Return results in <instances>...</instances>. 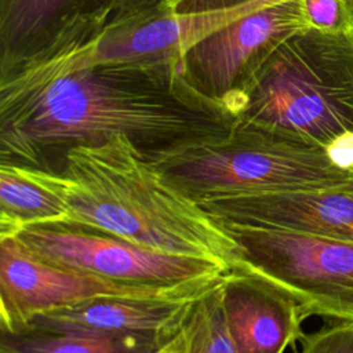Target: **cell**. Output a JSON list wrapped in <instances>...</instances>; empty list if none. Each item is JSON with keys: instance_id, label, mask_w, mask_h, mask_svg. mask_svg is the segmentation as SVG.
<instances>
[{"instance_id": "cell-1", "label": "cell", "mask_w": 353, "mask_h": 353, "mask_svg": "<svg viewBox=\"0 0 353 353\" xmlns=\"http://www.w3.org/2000/svg\"><path fill=\"white\" fill-rule=\"evenodd\" d=\"M237 123L194 91L176 63H95L0 90V164L58 172L70 149L119 135L159 163L228 137Z\"/></svg>"}, {"instance_id": "cell-2", "label": "cell", "mask_w": 353, "mask_h": 353, "mask_svg": "<svg viewBox=\"0 0 353 353\" xmlns=\"http://www.w3.org/2000/svg\"><path fill=\"white\" fill-rule=\"evenodd\" d=\"M21 168L63 203L62 222L87 225L139 245L244 270L239 245L123 135L70 149L58 172Z\"/></svg>"}, {"instance_id": "cell-3", "label": "cell", "mask_w": 353, "mask_h": 353, "mask_svg": "<svg viewBox=\"0 0 353 353\" xmlns=\"http://www.w3.org/2000/svg\"><path fill=\"white\" fill-rule=\"evenodd\" d=\"M237 119L323 148L353 168V29L310 26L283 41L251 81Z\"/></svg>"}, {"instance_id": "cell-4", "label": "cell", "mask_w": 353, "mask_h": 353, "mask_svg": "<svg viewBox=\"0 0 353 353\" xmlns=\"http://www.w3.org/2000/svg\"><path fill=\"white\" fill-rule=\"evenodd\" d=\"M153 164L194 200L353 182V168L338 164L325 149L241 124L225 138Z\"/></svg>"}, {"instance_id": "cell-5", "label": "cell", "mask_w": 353, "mask_h": 353, "mask_svg": "<svg viewBox=\"0 0 353 353\" xmlns=\"http://www.w3.org/2000/svg\"><path fill=\"white\" fill-rule=\"evenodd\" d=\"M276 0H124L97 36L34 72L37 81L95 63H181L193 44Z\"/></svg>"}, {"instance_id": "cell-6", "label": "cell", "mask_w": 353, "mask_h": 353, "mask_svg": "<svg viewBox=\"0 0 353 353\" xmlns=\"http://www.w3.org/2000/svg\"><path fill=\"white\" fill-rule=\"evenodd\" d=\"M221 223L239 245L244 270L284 288L306 319L353 323V243L287 229Z\"/></svg>"}, {"instance_id": "cell-7", "label": "cell", "mask_w": 353, "mask_h": 353, "mask_svg": "<svg viewBox=\"0 0 353 353\" xmlns=\"http://www.w3.org/2000/svg\"><path fill=\"white\" fill-rule=\"evenodd\" d=\"M310 26L305 0H276L193 44L181 58V74L194 91L237 116L272 52Z\"/></svg>"}, {"instance_id": "cell-8", "label": "cell", "mask_w": 353, "mask_h": 353, "mask_svg": "<svg viewBox=\"0 0 353 353\" xmlns=\"http://www.w3.org/2000/svg\"><path fill=\"white\" fill-rule=\"evenodd\" d=\"M12 237L43 261L120 281L179 285L228 273L208 259L156 251L73 222L36 223Z\"/></svg>"}, {"instance_id": "cell-9", "label": "cell", "mask_w": 353, "mask_h": 353, "mask_svg": "<svg viewBox=\"0 0 353 353\" xmlns=\"http://www.w3.org/2000/svg\"><path fill=\"white\" fill-rule=\"evenodd\" d=\"M223 276L179 285L120 281L50 263L30 254L15 237H1L0 330L18 334L41 312L99 296L156 298L199 292Z\"/></svg>"}, {"instance_id": "cell-10", "label": "cell", "mask_w": 353, "mask_h": 353, "mask_svg": "<svg viewBox=\"0 0 353 353\" xmlns=\"http://www.w3.org/2000/svg\"><path fill=\"white\" fill-rule=\"evenodd\" d=\"M124 0H0V83L70 55Z\"/></svg>"}, {"instance_id": "cell-11", "label": "cell", "mask_w": 353, "mask_h": 353, "mask_svg": "<svg viewBox=\"0 0 353 353\" xmlns=\"http://www.w3.org/2000/svg\"><path fill=\"white\" fill-rule=\"evenodd\" d=\"M215 219L353 243V182L338 186L199 199Z\"/></svg>"}, {"instance_id": "cell-12", "label": "cell", "mask_w": 353, "mask_h": 353, "mask_svg": "<svg viewBox=\"0 0 353 353\" xmlns=\"http://www.w3.org/2000/svg\"><path fill=\"white\" fill-rule=\"evenodd\" d=\"M207 290L178 296L92 298L41 312L21 332L94 336L134 335L168 342L182 331L190 307Z\"/></svg>"}, {"instance_id": "cell-13", "label": "cell", "mask_w": 353, "mask_h": 353, "mask_svg": "<svg viewBox=\"0 0 353 353\" xmlns=\"http://www.w3.org/2000/svg\"><path fill=\"white\" fill-rule=\"evenodd\" d=\"M222 299L239 353H284L303 334L306 317L295 298L254 272L226 273Z\"/></svg>"}, {"instance_id": "cell-14", "label": "cell", "mask_w": 353, "mask_h": 353, "mask_svg": "<svg viewBox=\"0 0 353 353\" xmlns=\"http://www.w3.org/2000/svg\"><path fill=\"white\" fill-rule=\"evenodd\" d=\"M66 218L63 203L15 165L0 164V239L22 229Z\"/></svg>"}, {"instance_id": "cell-15", "label": "cell", "mask_w": 353, "mask_h": 353, "mask_svg": "<svg viewBox=\"0 0 353 353\" xmlns=\"http://www.w3.org/2000/svg\"><path fill=\"white\" fill-rule=\"evenodd\" d=\"M167 342L145 336L1 332L0 353H153Z\"/></svg>"}, {"instance_id": "cell-16", "label": "cell", "mask_w": 353, "mask_h": 353, "mask_svg": "<svg viewBox=\"0 0 353 353\" xmlns=\"http://www.w3.org/2000/svg\"><path fill=\"white\" fill-rule=\"evenodd\" d=\"M223 280L203 292L190 307L182 327L185 353H239L225 314Z\"/></svg>"}, {"instance_id": "cell-17", "label": "cell", "mask_w": 353, "mask_h": 353, "mask_svg": "<svg viewBox=\"0 0 353 353\" xmlns=\"http://www.w3.org/2000/svg\"><path fill=\"white\" fill-rule=\"evenodd\" d=\"M301 349L295 353H353V323L332 321L298 341Z\"/></svg>"}, {"instance_id": "cell-18", "label": "cell", "mask_w": 353, "mask_h": 353, "mask_svg": "<svg viewBox=\"0 0 353 353\" xmlns=\"http://www.w3.org/2000/svg\"><path fill=\"white\" fill-rule=\"evenodd\" d=\"M153 353H185V339H183L182 331L175 338H172L171 341L160 346Z\"/></svg>"}, {"instance_id": "cell-19", "label": "cell", "mask_w": 353, "mask_h": 353, "mask_svg": "<svg viewBox=\"0 0 353 353\" xmlns=\"http://www.w3.org/2000/svg\"><path fill=\"white\" fill-rule=\"evenodd\" d=\"M347 3H349L350 8H352V12H353V0H347Z\"/></svg>"}, {"instance_id": "cell-20", "label": "cell", "mask_w": 353, "mask_h": 353, "mask_svg": "<svg viewBox=\"0 0 353 353\" xmlns=\"http://www.w3.org/2000/svg\"><path fill=\"white\" fill-rule=\"evenodd\" d=\"M149 1H164V0H149Z\"/></svg>"}]
</instances>
